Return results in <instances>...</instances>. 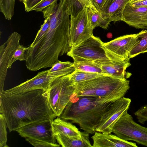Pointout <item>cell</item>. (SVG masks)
I'll return each mask as SVG.
<instances>
[{
  "label": "cell",
  "instance_id": "33",
  "mask_svg": "<svg viewBox=\"0 0 147 147\" xmlns=\"http://www.w3.org/2000/svg\"><path fill=\"white\" fill-rule=\"evenodd\" d=\"M42 0H26L23 2L25 11L27 12L32 11V9Z\"/></svg>",
  "mask_w": 147,
  "mask_h": 147
},
{
  "label": "cell",
  "instance_id": "3",
  "mask_svg": "<svg viewBox=\"0 0 147 147\" xmlns=\"http://www.w3.org/2000/svg\"><path fill=\"white\" fill-rule=\"evenodd\" d=\"M113 102L104 98L78 96L74 92L60 117L94 134L101 117Z\"/></svg>",
  "mask_w": 147,
  "mask_h": 147
},
{
  "label": "cell",
  "instance_id": "22",
  "mask_svg": "<svg viewBox=\"0 0 147 147\" xmlns=\"http://www.w3.org/2000/svg\"><path fill=\"white\" fill-rule=\"evenodd\" d=\"M104 74L102 73H90L75 69L69 75L71 82L75 83L84 81L101 76Z\"/></svg>",
  "mask_w": 147,
  "mask_h": 147
},
{
  "label": "cell",
  "instance_id": "21",
  "mask_svg": "<svg viewBox=\"0 0 147 147\" xmlns=\"http://www.w3.org/2000/svg\"><path fill=\"white\" fill-rule=\"evenodd\" d=\"M88 15L90 24L94 29L97 27L107 29L110 22L104 18L100 12L93 9L88 8Z\"/></svg>",
  "mask_w": 147,
  "mask_h": 147
},
{
  "label": "cell",
  "instance_id": "35",
  "mask_svg": "<svg viewBox=\"0 0 147 147\" xmlns=\"http://www.w3.org/2000/svg\"><path fill=\"white\" fill-rule=\"evenodd\" d=\"M131 5L134 7H147V0H144L138 2L131 3Z\"/></svg>",
  "mask_w": 147,
  "mask_h": 147
},
{
  "label": "cell",
  "instance_id": "38",
  "mask_svg": "<svg viewBox=\"0 0 147 147\" xmlns=\"http://www.w3.org/2000/svg\"><path fill=\"white\" fill-rule=\"evenodd\" d=\"M147 52V47L143 51V53Z\"/></svg>",
  "mask_w": 147,
  "mask_h": 147
},
{
  "label": "cell",
  "instance_id": "9",
  "mask_svg": "<svg viewBox=\"0 0 147 147\" xmlns=\"http://www.w3.org/2000/svg\"><path fill=\"white\" fill-rule=\"evenodd\" d=\"M140 41L137 33L127 34L103 42L102 47L111 61L121 62L129 60L131 51Z\"/></svg>",
  "mask_w": 147,
  "mask_h": 147
},
{
  "label": "cell",
  "instance_id": "11",
  "mask_svg": "<svg viewBox=\"0 0 147 147\" xmlns=\"http://www.w3.org/2000/svg\"><path fill=\"white\" fill-rule=\"evenodd\" d=\"M88 9L86 7L76 16L70 17L69 36L71 48L93 35L94 29L89 19Z\"/></svg>",
  "mask_w": 147,
  "mask_h": 147
},
{
  "label": "cell",
  "instance_id": "12",
  "mask_svg": "<svg viewBox=\"0 0 147 147\" xmlns=\"http://www.w3.org/2000/svg\"><path fill=\"white\" fill-rule=\"evenodd\" d=\"M47 119L32 123L16 129L22 137L39 140L55 144L56 139L54 135L51 120Z\"/></svg>",
  "mask_w": 147,
  "mask_h": 147
},
{
  "label": "cell",
  "instance_id": "28",
  "mask_svg": "<svg viewBox=\"0 0 147 147\" xmlns=\"http://www.w3.org/2000/svg\"><path fill=\"white\" fill-rule=\"evenodd\" d=\"M43 24L41 26L40 30L38 32L36 36L32 43L30 46L33 47L43 37L47 31L50 23V17L47 16Z\"/></svg>",
  "mask_w": 147,
  "mask_h": 147
},
{
  "label": "cell",
  "instance_id": "36",
  "mask_svg": "<svg viewBox=\"0 0 147 147\" xmlns=\"http://www.w3.org/2000/svg\"><path fill=\"white\" fill-rule=\"evenodd\" d=\"M78 0L85 7H87L89 8H92L97 11L93 5L91 0Z\"/></svg>",
  "mask_w": 147,
  "mask_h": 147
},
{
  "label": "cell",
  "instance_id": "8",
  "mask_svg": "<svg viewBox=\"0 0 147 147\" xmlns=\"http://www.w3.org/2000/svg\"><path fill=\"white\" fill-rule=\"evenodd\" d=\"M112 132L123 139L134 141L147 146V128L136 123L127 113L115 124Z\"/></svg>",
  "mask_w": 147,
  "mask_h": 147
},
{
  "label": "cell",
  "instance_id": "10",
  "mask_svg": "<svg viewBox=\"0 0 147 147\" xmlns=\"http://www.w3.org/2000/svg\"><path fill=\"white\" fill-rule=\"evenodd\" d=\"M131 101L130 99L123 97L113 102L101 117L95 131L111 134L115 124L122 116L127 113Z\"/></svg>",
  "mask_w": 147,
  "mask_h": 147
},
{
  "label": "cell",
  "instance_id": "2",
  "mask_svg": "<svg viewBox=\"0 0 147 147\" xmlns=\"http://www.w3.org/2000/svg\"><path fill=\"white\" fill-rule=\"evenodd\" d=\"M0 113L10 132L33 122L57 117L49 104L47 92L41 89L10 96L0 94Z\"/></svg>",
  "mask_w": 147,
  "mask_h": 147
},
{
  "label": "cell",
  "instance_id": "20",
  "mask_svg": "<svg viewBox=\"0 0 147 147\" xmlns=\"http://www.w3.org/2000/svg\"><path fill=\"white\" fill-rule=\"evenodd\" d=\"M102 65L94 61L86 60L74 61L73 63L76 69L92 73L103 74Z\"/></svg>",
  "mask_w": 147,
  "mask_h": 147
},
{
  "label": "cell",
  "instance_id": "13",
  "mask_svg": "<svg viewBox=\"0 0 147 147\" xmlns=\"http://www.w3.org/2000/svg\"><path fill=\"white\" fill-rule=\"evenodd\" d=\"M21 37L19 33L14 32L0 47V94L4 90V82L9 60L14 51L20 45Z\"/></svg>",
  "mask_w": 147,
  "mask_h": 147
},
{
  "label": "cell",
  "instance_id": "1",
  "mask_svg": "<svg viewBox=\"0 0 147 147\" xmlns=\"http://www.w3.org/2000/svg\"><path fill=\"white\" fill-rule=\"evenodd\" d=\"M43 17H50L48 30L42 39L33 47H27L26 65L30 71H36L52 67L58 58L67 53L70 45V16L65 4L51 5L43 11Z\"/></svg>",
  "mask_w": 147,
  "mask_h": 147
},
{
  "label": "cell",
  "instance_id": "5",
  "mask_svg": "<svg viewBox=\"0 0 147 147\" xmlns=\"http://www.w3.org/2000/svg\"><path fill=\"white\" fill-rule=\"evenodd\" d=\"M103 43L99 37L93 35L71 48L67 54L74 61H92L102 65L112 64L114 62L108 57L103 48Z\"/></svg>",
  "mask_w": 147,
  "mask_h": 147
},
{
  "label": "cell",
  "instance_id": "40",
  "mask_svg": "<svg viewBox=\"0 0 147 147\" xmlns=\"http://www.w3.org/2000/svg\"><path fill=\"white\" fill-rule=\"evenodd\" d=\"M25 0H24V1H25Z\"/></svg>",
  "mask_w": 147,
  "mask_h": 147
},
{
  "label": "cell",
  "instance_id": "30",
  "mask_svg": "<svg viewBox=\"0 0 147 147\" xmlns=\"http://www.w3.org/2000/svg\"><path fill=\"white\" fill-rule=\"evenodd\" d=\"M25 140L35 147H59L60 146L59 144L49 143L33 138H25Z\"/></svg>",
  "mask_w": 147,
  "mask_h": 147
},
{
  "label": "cell",
  "instance_id": "18",
  "mask_svg": "<svg viewBox=\"0 0 147 147\" xmlns=\"http://www.w3.org/2000/svg\"><path fill=\"white\" fill-rule=\"evenodd\" d=\"M53 132L55 136L59 134L67 136H73L80 134V131L75 125L60 117L51 120Z\"/></svg>",
  "mask_w": 147,
  "mask_h": 147
},
{
  "label": "cell",
  "instance_id": "25",
  "mask_svg": "<svg viewBox=\"0 0 147 147\" xmlns=\"http://www.w3.org/2000/svg\"><path fill=\"white\" fill-rule=\"evenodd\" d=\"M67 9L70 17L76 16L86 7L78 0H66Z\"/></svg>",
  "mask_w": 147,
  "mask_h": 147
},
{
  "label": "cell",
  "instance_id": "26",
  "mask_svg": "<svg viewBox=\"0 0 147 147\" xmlns=\"http://www.w3.org/2000/svg\"><path fill=\"white\" fill-rule=\"evenodd\" d=\"M27 47L20 45L13 53L9 61L8 68H11L13 63L17 60L26 61L25 51Z\"/></svg>",
  "mask_w": 147,
  "mask_h": 147
},
{
  "label": "cell",
  "instance_id": "6",
  "mask_svg": "<svg viewBox=\"0 0 147 147\" xmlns=\"http://www.w3.org/2000/svg\"><path fill=\"white\" fill-rule=\"evenodd\" d=\"M69 75L55 79L47 91L49 104L57 117H60L74 92Z\"/></svg>",
  "mask_w": 147,
  "mask_h": 147
},
{
  "label": "cell",
  "instance_id": "15",
  "mask_svg": "<svg viewBox=\"0 0 147 147\" xmlns=\"http://www.w3.org/2000/svg\"><path fill=\"white\" fill-rule=\"evenodd\" d=\"M131 0H104L100 13L105 19L110 21H122L123 11Z\"/></svg>",
  "mask_w": 147,
  "mask_h": 147
},
{
  "label": "cell",
  "instance_id": "37",
  "mask_svg": "<svg viewBox=\"0 0 147 147\" xmlns=\"http://www.w3.org/2000/svg\"><path fill=\"white\" fill-rule=\"evenodd\" d=\"M144 0H131V1L130 2L131 3H133L136 2H138V1H142Z\"/></svg>",
  "mask_w": 147,
  "mask_h": 147
},
{
  "label": "cell",
  "instance_id": "7",
  "mask_svg": "<svg viewBox=\"0 0 147 147\" xmlns=\"http://www.w3.org/2000/svg\"><path fill=\"white\" fill-rule=\"evenodd\" d=\"M75 68L54 72L49 70L39 72L33 78L2 93L6 96L18 94L31 90L41 89L47 91L51 82L57 78L70 74Z\"/></svg>",
  "mask_w": 147,
  "mask_h": 147
},
{
  "label": "cell",
  "instance_id": "34",
  "mask_svg": "<svg viewBox=\"0 0 147 147\" xmlns=\"http://www.w3.org/2000/svg\"><path fill=\"white\" fill-rule=\"evenodd\" d=\"M104 0H91L94 7L100 13L102 3Z\"/></svg>",
  "mask_w": 147,
  "mask_h": 147
},
{
  "label": "cell",
  "instance_id": "29",
  "mask_svg": "<svg viewBox=\"0 0 147 147\" xmlns=\"http://www.w3.org/2000/svg\"><path fill=\"white\" fill-rule=\"evenodd\" d=\"M74 67L73 63L69 61H61L59 60L49 69L50 72L59 71Z\"/></svg>",
  "mask_w": 147,
  "mask_h": 147
},
{
  "label": "cell",
  "instance_id": "4",
  "mask_svg": "<svg viewBox=\"0 0 147 147\" xmlns=\"http://www.w3.org/2000/svg\"><path fill=\"white\" fill-rule=\"evenodd\" d=\"M73 85L74 92L78 96L104 98L112 102L123 97L130 88L129 82L127 78L105 74Z\"/></svg>",
  "mask_w": 147,
  "mask_h": 147
},
{
  "label": "cell",
  "instance_id": "24",
  "mask_svg": "<svg viewBox=\"0 0 147 147\" xmlns=\"http://www.w3.org/2000/svg\"><path fill=\"white\" fill-rule=\"evenodd\" d=\"M15 0H0V10L6 20H10L14 13Z\"/></svg>",
  "mask_w": 147,
  "mask_h": 147
},
{
  "label": "cell",
  "instance_id": "14",
  "mask_svg": "<svg viewBox=\"0 0 147 147\" xmlns=\"http://www.w3.org/2000/svg\"><path fill=\"white\" fill-rule=\"evenodd\" d=\"M122 21L136 28L147 30V7H135L129 2L123 11Z\"/></svg>",
  "mask_w": 147,
  "mask_h": 147
},
{
  "label": "cell",
  "instance_id": "27",
  "mask_svg": "<svg viewBox=\"0 0 147 147\" xmlns=\"http://www.w3.org/2000/svg\"><path fill=\"white\" fill-rule=\"evenodd\" d=\"M7 125L6 120L3 115L0 114V147H8L7 144Z\"/></svg>",
  "mask_w": 147,
  "mask_h": 147
},
{
  "label": "cell",
  "instance_id": "32",
  "mask_svg": "<svg viewBox=\"0 0 147 147\" xmlns=\"http://www.w3.org/2000/svg\"><path fill=\"white\" fill-rule=\"evenodd\" d=\"M59 0H42L32 9L37 12L42 11L47 7Z\"/></svg>",
  "mask_w": 147,
  "mask_h": 147
},
{
  "label": "cell",
  "instance_id": "31",
  "mask_svg": "<svg viewBox=\"0 0 147 147\" xmlns=\"http://www.w3.org/2000/svg\"><path fill=\"white\" fill-rule=\"evenodd\" d=\"M138 121L141 123H144L147 121V105L141 107L135 113Z\"/></svg>",
  "mask_w": 147,
  "mask_h": 147
},
{
  "label": "cell",
  "instance_id": "23",
  "mask_svg": "<svg viewBox=\"0 0 147 147\" xmlns=\"http://www.w3.org/2000/svg\"><path fill=\"white\" fill-rule=\"evenodd\" d=\"M137 35L140 41L131 51L129 57V59L142 53L147 47V30L141 31L137 33Z\"/></svg>",
  "mask_w": 147,
  "mask_h": 147
},
{
  "label": "cell",
  "instance_id": "19",
  "mask_svg": "<svg viewBox=\"0 0 147 147\" xmlns=\"http://www.w3.org/2000/svg\"><path fill=\"white\" fill-rule=\"evenodd\" d=\"M131 65L129 60L114 62L113 63L102 65V73L119 78H127L126 69Z\"/></svg>",
  "mask_w": 147,
  "mask_h": 147
},
{
  "label": "cell",
  "instance_id": "17",
  "mask_svg": "<svg viewBox=\"0 0 147 147\" xmlns=\"http://www.w3.org/2000/svg\"><path fill=\"white\" fill-rule=\"evenodd\" d=\"M89 134L84 131L76 136H67L58 134L55 137L57 142L63 147H92Z\"/></svg>",
  "mask_w": 147,
  "mask_h": 147
},
{
  "label": "cell",
  "instance_id": "39",
  "mask_svg": "<svg viewBox=\"0 0 147 147\" xmlns=\"http://www.w3.org/2000/svg\"><path fill=\"white\" fill-rule=\"evenodd\" d=\"M20 1L23 2L24 0H19Z\"/></svg>",
  "mask_w": 147,
  "mask_h": 147
},
{
  "label": "cell",
  "instance_id": "16",
  "mask_svg": "<svg viewBox=\"0 0 147 147\" xmlns=\"http://www.w3.org/2000/svg\"><path fill=\"white\" fill-rule=\"evenodd\" d=\"M91 138L92 147H137L136 144L123 139L115 135L95 131Z\"/></svg>",
  "mask_w": 147,
  "mask_h": 147
}]
</instances>
